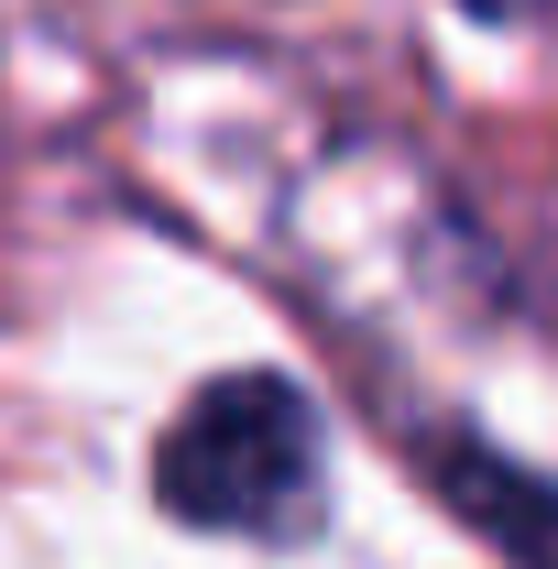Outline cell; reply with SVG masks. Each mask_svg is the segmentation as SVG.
<instances>
[{
  "mask_svg": "<svg viewBox=\"0 0 558 569\" xmlns=\"http://www.w3.org/2000/svg\"><path fill=\"white\" fill-rule=\"evenodd\" d=\"M153 482H165V503L187 526L285 537L318 503V417H307V395L275 383V372H230V383H209L187 417L165 427Z\"/></svg>",
  "mask_w": 558,
  "mask_h": 569,
  "instance_id": "6da1fadb",
  "label": "cell"
},
{
  "mask_svg": "<svg viewBox=\"0 0 558 569\" xmlns=\"http://www.w3.org/2000/svg\"><path fill=\"white\" fill-rule=\"evenodd\" d=\"M449 493L471 503L526 569H558V493L548 482H526V471H504V460H482V449H460V460H449Z\"/></svg>",
  "mask_w": 558,
  "mask_h": 569,
  "instance_id": "7a4b0ae2",
  "label": "cell"
}]
</instances>
